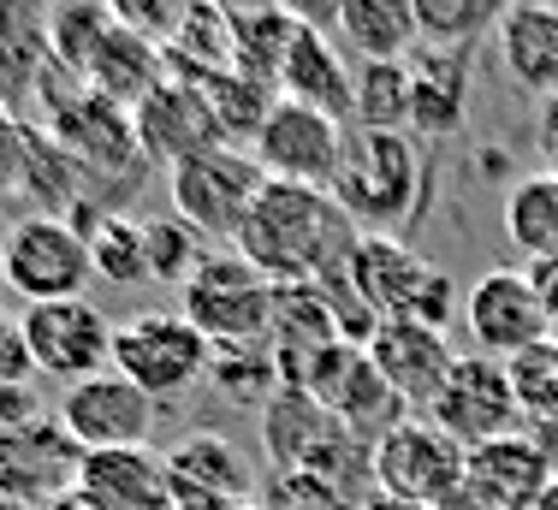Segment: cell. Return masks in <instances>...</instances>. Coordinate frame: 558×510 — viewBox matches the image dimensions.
I'll list each match as a JSON object with an SVG mask.
<instances>
[{"mask_svg":"<svg viewBox=\"0 0 558 510\" xmlns=\"http://www.w3.org/2000/svg\"><path fill=\"white\" fill-rule=\"evenodd\" d=\"M356 238L363 232H356L351 214L333 203V191L268 179L262 196L250 203L232 244L268 286H322V279H333L351 267Z\"/></svg>","mask_w":558,"mask_h":510,"instance_id":"cell-1","label":"cell"},{"mask_svg":"<svg viewBox=\"0 0 558 510\" xmlns=\"http://www.w3.org/2000/svg\"><path fill=\"white\" fill-rule=\"evenodd\" d=\"M422 196H428V155L410 131H344L333 203L351 214L356 232L404 238V226L422 214Z\"/></svg>","mask_w":558,"mask_h":510,"instance_id":"cell-2","label":"cell"},{"mask_svg":"<svg viewBox=\"0 0 558 510\" xmlns=\"http://www.w3.org/2000/svg\"><path fill=\"white\" fill-rule=\"evenodd\" d=\"M179 315L226 356L262 351V339L274 332V286L238 250H220V255H203V267L191 274Z\"/></svg>","mask_w":558,"mask_h":510,"instance_id":"cell-3","label":"cell"},{"mask_svg":"<svg viewBox=\"0 0 558 510\" xmlns=\"http://www.w3.org/2000/svg\"><path fill=\"white\" fill-rule=\"evenodd\" d=\"M368 481L380 487V499L440 510L470 481V451L446 427H434L428 415H404L392 434H380L368 446Z\"/></svg>","mask_w":558,"mask_h":510,"instance_id":"cell-4","label":"cell"},{"mask_svg":"<svg viewBox=\"0 0 558 510\" xmlns=\"http://www.w3.org/2000/svg\"><path fill=\"white\" fill-rule=\"evenodd\" d=\"M113 368L125 374L137 392H149L155 404H161V398L191 392V386L215 368V344H208L184 315L143 308V315H131L113 327Z\"/></svg>","mask_w":558,"mask_h":510,"instance_id":"cell-5","label":"cell"},{"mask_svg":"<svg viewBox=\"0 0 558 510\" xmlns=\"http://www.w3.org/2000/svg\"><path fill=\"white\" fill-rule=\"evenodd\" d=\"M0 279L24 291V303H60L84 298L96 267H89V238L65 214H31L0 238Z\"/></svg>","mask_w":558,"mask_h":510,"instance_id":"cell-6","label":"cell"},{"mask_svg":"<svg viewBox=\"0 0 558 510\" xmlns=\"http://www.w3.org/2000/svg\"><path fill=\"white\" fill-rule=\"evenodd\" d=\"M167 184H172V214H179L191 232L232 244L250 203H256L262 184H268V172L256 167L250 149L220 143V149H203V155L179 160V167H167Z\"/></svg>","mask_w":558,"mask_h":510,"instance_id":"cell-7","label":"cell"},{"mask_svg":"<svg viewBox=\"0 0 558 510\" xmlns=\"http://www.w3.org/2000/svg\"><path fill=\"white\" fill-rule=\"evenodd\" d=\"M24 344H31L36 374L60 386H77L89 374L113 368V320L89 298H60V303H24Z\"/></svg>","mask_w":558,"mask_h":510,"instance_id":"cell-8","label":"cell"},{"mask_svg":"<svg viewBox=\"0 0 558 510\" xmlns=\"http://www.w3.org/2000/svg\"><path fill=\"white\" fill-rule=\"evenodd\" d=\"M463 327L475 339V356H494V362H511V356H523V351L553 339L529 267H487L463 291Z\"/></svg>","mask_w":558,"mask_h":510,"instance_id":"cell-9","label":"cell"},{"mask_svg":"<svg viewBox=\"0 0 558 510\" xmlns=\"http://www.w3.org/2000/svg\"><path fill=\"white\" fill-rule=\"evenodd\" d=\"M344 131L333 113H315V107L298 101H274L268 125L256 131L250 155L256 167L279 184H315V191H333L339 179V155H344Z\"/></svg>","mask_w":558,"mask_h":510,"instance_id":"cell-10","label":"cell"},{"mask_svg":"<svg viewBox=\"0 0 558 510\" xmlns=\"http://www.w3.org/2000/svg\"><path fill=\"white\" fill-rule=\"evenodd\" d=\"M428 422L446 427L463 451L517 434V427H523V404H517L511 368L494 356H458V368H451V380L440 386Z\"/></svg>","mask_w":558,"mask_h":510,"instance_id":"cell-11","label":"cell"},{"mask_svg":"<svg viewBox=\"0 0 558 510\" xmlns=\"http://www.w3.org/2000/svg\"><path fill=\"white\" fill-rule=\"evenodd\" d=\"M77 469H84V446L60 427V415L36 427H12V434H0V505L48 510L72 499Z\"/></svg>","mask_w":558,"mask_h":510,"instance_id":"cell-12","label":"cell"},{"mask_svg":"<svg viewBox=\"0 0 558 510\" xmlns=\"http://www.w3.org/2000/svg\"><path fill=\"white\" fill-rule=\"evenodd\" d=\"M60 427L77 439L84 451H125V446H149L155 434V398L137 392L119 368H101L89 380L60 392Z\"/></svg>","mask_w":558,"mask_h":510,"instance_id":"cell-13","label":"cell"},{"mask_svg":"<svg viewBox=\"0 0 558 510\" xmlns=\"http://www.w3.org/2000/svg\"><path fill=\"white\" fill-rule=\"evenodd\" d=\"M131 125H137V149L161 167H179V160L220 149V119L215 101H208V84H184V77H161L137 107H131Z\"/></svg>","mask_w":558,"mask_h":510,"instance_id":"cell-14","label":"cell"},{"mask_svg":"<svg viewBox=\"0 0 558 510\" xmlns=\"http://www.w3.org/2000/svg\"><path fill=\"white\" fill-rule=\"evenodd\" d=\"M363 351L410 415H428L434 398H440V386L451 380V368H458V351L446 344V332L416 327V320H387Z\"/></svg>","mask_w":558,"mask_h":510,"instance_id":"cell-15","label":"cell"},{"mask_svg":"<svg viewBox=\"0 0 558 510\" xmlns=\"http://www.w3.org/2000/svg\"><path fill=\"white\" fill-rule=\"evenodd\" d=\"M470 96H475V60L470 48H428L410 53V137L416 143H446L470 125Z\"/></svg>","mask_w":558,"mask_h":510,"instance_id":"cell-16","label":"cell"},{"mask_svg":"<svg viewBox=\"0 0 558 510\" xmlns=\"http://www.w3.org/2000/svg\"><path fill=\"white\" fill-rule=\"evenodd\" d=\"M344 274H351V291L368 303V315L387 327V320H410V308H416V298L428 291V279L440 274V267H428L416 250L404 244V238L363 232Z\"/></svg>","mask_w":558,"mask_h":510,"instance_id":"cell-17","label":"cell"},{"mask_svg":"<svg viewBox=\"0 0 558 510\" xmlns=\"http://www.w3.org/2000/svg\"><path fill=\"white\" fill-rule=\"evenodd\" d=\"M77 499L89 510H179L172 505V475L155 446H125V451H84L77 469Z\"/></svg>","mask_w":558,"mask_h":510,"instance_id":"cell-18","label":"cell"},{"mask_svg":"<svg viewBox=\"0 0 558 510\" xmlns=\"http://www.w3.org/2000/svg\"><path fill=\"white\" fill-rule=\"evenodd\" d=\"M167 475H172V505L179 510H226L250 499V475L238 446L215 427H196L167 451Z\"/></svg>","mask_w":558,"mask_h":510,"instance_id":"cell-19","label":"cell"},{"mask_svg":"<svg viewBox=\"0 0 558 510\" xmlns=\"http://www.w3.org/2000/svg\"><path fill=\"white\" fill-rule=\"evenodd\" d=\"M558 481V469L547 463V451L517 427V434L494 439V446L470 451V499H482L487 510H535L541 493Z\"/></svg>","mask_w":558,"mask_h":510,"instance_id":"cell-20","label":"cell"},{"mask_svg":"<svg viewBox=\"0 0 558 510\" xmlns=\"http://www.w3.org/2000/svg\"><path fill=\"white\" fill-rule=\"evenodd\" d=\"M499 60L523 96H558V7L553 0H511L499 12Z\"/></svg>","mask_w":558,"mask_h":510,"instance_id":"cell-21","label":"cell"},{"mask_svg":"<svg viewBox=\"0 0 558 510\" xmlns=\"http://www.w3.org/2000/svg\"><path fill=\"white\" fill-rule=\"evenodd\" d=\"M351 72L356 65H344V53H333L327 42V31H310V24H298L286 42V60H279V101H298V107H315V113H333L339 125L351 119Z\"/></svg>","mask_w":558,"mask_h":510,"instance_id":"cell-22","label":"cell"},{"mask_svg":"<svg viewBox=\"0 0 558 510\" xmlns=\"http://www.w3.org/2000/svg\"><path fill=\"white\" fill-rule=\"evenodd\" d=\"M333 31L356 65H404L422 48L416 0H344Z\"/></svg>","mask_w":558,"mask_h":510,"instance_id":"cell-23","label":"cell"},{"mask_svg":"<svg viewBox=\"0 0 558 510\" xmlns=\"http://www.w3.org/2000/svg\"><path fill=\"white\" fill-rule=\"evenodd\" d=\"M65 155H84L96 160L101 172H125L131 160H137V125L125 119V107L96 96V89H77L72 101H60V119H54Z\"/></svg>","mask_w":558,"mask_h":510,"instance_id":"cell-24","label":"cell"},{"mask_svg":"<svg viewBox=\"0 0 558 510\" xmlns=\"http://www.w3.org/2000/svg\"><path fill=\"white\" fill-rule=\"evenodd\" d=\"M505 238L517 244L523 267L558 262V179L553 172L511 184V196H505Z\"/></svg>","mask_w":558,"mask_h":510,"instance_id":"cell-25","label":"cell"},{"mask_svg":"<svg viewBox=\"0 0 558 510\" xmlns=\"http://www.w3.org/2000/svg\"><path fill=\"white\" fill-rule=\"evenodd\" d=\"M351 125L410 131V60L404 65H356L351 72Z\"/></svg>","mask_w":558,"mask_h":510,"instance_id":"cell-26","label":"cell"},{"mask_svg":"<svg viewBox=\"0 0 558 510\" xmlns=\"http://www.w3.org/2000/svg\"><path fill=\"white\" fill-rule=\"evenodd\" d=\"M89 238V267L108 286H143L149 279V255H143V220L131 214H101L96 226H84Z\"/></svg>","mask_w":558,"mask_h":510,"instance_id":"cell-27","label":"cell"},{"mask_svg":"<svg viewBox=\"0 0 558 510\" xmlns=\"http://www.w3.org/2000/svg\"><path fill=\"white\" fill-rule=\"evenodd\" d=\"M143 255H149V279L184 291L208 250H203V232H191L179 214H161V220H143Z\"/></svg>","mask_w":558,"mask_h":510,"instance_id":"cell-28","label":"cell"},{"mask_svg":"<svg viewBox=\"0 0 558 510\" xmlns=\"http://www.w3.org/2000/svg\"><path fill=\"white\" fill-rule=\"evenodd\" d=\"M511 0H416V24L428 48H470Z\"/></svg>","mask_w":558,"mask_h":510,"instance_id":"cell-29","label":"cell"},{"mask_svg":"<svg viewBox=\"0 0 558 510\" xmlns=\"http://www.w3.org/2000/svg\"><path fill=\"white\" fill-rule=\"evenodd\" d=\"M505 368H511V386H517V404H523V422H535V415H553V410H558V362H553L547 344L511 356Z\"/></svg>","mask_w":558,"mask_h":510,"instance_id":"cell-30","label":"cell"},{"mask_svg":"<svg viewBox=\"0 0 558 510\" xmlns=\"http://www.w3.org/2000/svg\"><path fill=\"white\" fill-rule=\"evenodd\" d=\"M101 7L113 12L119 31H131V36H143V42L167 48L172 36H179L184 12H191V0H101Z\"/></svg>","mask_w":558,"mask_h":510,"instance_id":"cell-31","label":"cell"},{"mask_svg":"<svg viewBox=\"0 0 558 510\" xmlns=\"http://www.w3.org/2000/svg\"><path fill=\"white\" fill-rule=\"evenodd\" d=\"M19 380H36V362H31V344H24V320L12 308H0V386H19Z\"/></svg>","mask_w":558,"mask_h":510,"instance_id":"cell-32","label":"cell"},{"mask_svg":"<svg viewBox=\"0 0 558 510\" xmlns=\"http://www.w3.org/2000/svg\"><path fill=\"white\" fill-rule=\"evenodd\" d=\"M36 422H48V415H43V392H36V380L0 386V434H12V427H36Z\"/></svg>","mask_w":558,"mask_h":510,"instance_id":"cell-33","label":"cell"},{"mask_svg":"<svg viewBox=\"0 0 558 510\" xmlns=\"http://www.w3.org/2000/svg\"><path fill=\"white\" fill-rule=\"evenodd\" d=\"M291 24H310V31H333L339 24V7L344 0H274Z\"/></svg>","mask_w":558,"mask_h":510,"instance_id":"cell-34","label":"cell"},{"mask_svg":"<svg viewBox=\"0 0 558 510\" xmlns=\"http://www.w3.org/2000/svg\"><path fill=\"white\" fill-rule=\"evenodd\" d=\"M535 149L541 160H547V172L558 179V96L541 101V119H535Z\"/></svg>","mask_w":558,"mask_h":510,"instance_id":"cell-35","label":"cell"},{"mask_svg":"<svg viewBox=\"0 0 558 510\" xmlns=\"http://www.w3.org/2000/svg\"><path fill=\"white\" fill-rule=\"evenodd\" d=\"M529 279H535L541 308H547V327H553V339H558V262H535V267H529Z\"/></svg>","mask_w":558,"mask_h":510,"instance_id":"cell-36","label":"cell"},{"mask_svg":"<svg viewBox=\"0 0 558 510\" xmlns=\"http://www.w3.org/2000/svg\"><path fill=\"white\" fill-rule=\"evenodd\" d=\"M535 510H558V481H553L547 493H541V505H535Z\"/></svg>","mask_w":558,"mask_h":510,"instance_id":"cell-37","label":"cell"},{"mask_svg":"<svg viewBox=\"0 0 558 510\" xmlns=\"http://www.w3.org/2000/svg\"><path fill=\"white\" fill-rule=\"evenodd\" d=\"M48 510H89L84 499H77V493H72V499H60V505H48Z\"/></svg>","mask_w":558,"mask_h":510,"instance_id":"cell-38","label":"cell"},{"mask_svg":"<svg viewBox=\"0 0 558 510\" xmlns=\"http://www.w3.org/2000/svg\"><path fill=\"white\" fill-rule=\"evenodd\" d=\"M547 351H553V362H558V339H547Z\"/></svg>","mask_w":558,"mask_h":510,"instance_id":"cell-39","label":"cell"}]
</instances>
